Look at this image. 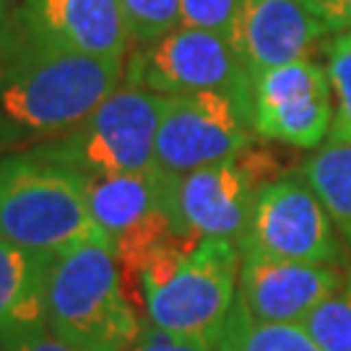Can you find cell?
I'll return each instance as SVG.
<instances>
[{"mask_svg": "<svg viewBox=\"0 0 351 351\" xmlns=\"http://www.w3.org/2000/svg\"><path fill=\"white\" fill-rule=\"evenodd\" d=\"M330 34L351 32V0H302Z\"/></svg>", "mask_w": 351, "mask_h": 351, "instance_id": "603a6c76", "label": "cell"}, {"mask_svg": "<svg viewBox=\"0 0 351 351\" xmlns=\"http://www.w3.org/2000/svg\"><path fill=\"white\" fill-rule=\"evenodd\" d=\"M164 97L120 84L86 120L47 143L32 146L42 156L71 167L88 180L156 169V130Z\"/></svg>", "mask_w": 351, "mask_h": 351, "instance_id": "5b68a950", "label": "cell"}, {"mask_svg": "<svg viewBox=\"0 0 351 351\" xmlns=\"http://www.w3.org/2000/svg\"><path fill=\"white\" fill-rule=\"evenodd\" d=\"M239 0H180V26L201 29L232 39L237 24Z\"/></svg>", "mask_w": 351, "mask_h": 351, "instance_id": "44dd1931", "label": "cell"}, {"mask_svg": "<svg viewBox=\"0 0 351 351\" xmlns=\"http://www.w3.org/2000/svg\"><path fill=\"white\" fill-rule=\"evenodd\" d=\"M91 180L26 149L0 159V237L60 255L81 242H110L88 206Z\"/></svg>", "mask_w": 351, "mask_h": 351, "instance_id": "3957f363", "label": "cell"}, {"mask_svg": "<svg viewBox=\"0 0 351 351\" xmlns=\"http://www.w3.org/2000/svg\"><path fill=\"white\" fill-rule=\"evenodd\" d=\"M0 351H78L73 346L63 343L60 339H55L52 333H37V336H29V339H21L16 343H8V346H0Z\"/></svg>", "mask_w": 351, "mask_h": 351, "instance_id": "cb8c5ba5", "label": "cell"}, {"mask_svg": "<svg viewBox=\"0 0 351 351\" xmlns=\"http://www.w3.org/2000/svg\"><path fill=\"white\" fill-rule=\"evenodd\" d=\"M0 151H3V149H0Z\"/></svg>", "mask_w": 351, "mask_h": 351, "instance_id": "484cf974", "label": "cell"}, {"mask_svg": "<svg viewBox=\"0 0 351 351\" xmlns=\"http://www.w3.org/2000/svg\"><path fill=\"white\" fill-rule=\"evenodd\" d=\"M133 47H149L180 29V0H120Z\"/></svg>", "mask_w": 351, "mask_h": 351, "instance_id": "ffe728a7", "label": "cell"}, {"mask_svg": "<svg viewBox=\"0 0 351 351\" xmlns=\"http://www.w3.org/2000/svg\"><path fill=\"white\" fill-rule=\"evenodd\" d=\"M130 351H216V349L206 346L201 341L167 333L162 328L151 326L146 317H141V333Z\"/></svg>", "mask_w": 351, "mask_h": 351, "instance_id": "7402d4cb", "label": "cell"}, {"mask_svg": "<svg viewBox=\"0 0 351 351\" xmlns=\"http://www.w3.org/2000/svg\"><path fill=\"white\" fill-rule=\"evenodd\" d=\"M237 247L274 261L346 265L336 226L302 175L276 177L258 193Z\"/></svg>", "mask_w": 351, "mask_h": 351, "instance_id": "ba28073f", "label": "cell"}, {"mask_svg": "<svg viewBox=\"0 0 351 351\" xmlns=\"http://www.w3.org/2000/svg\"><path fill=\"white\" fill-rule=\"evenodd\" d=\"M125 81V60L0 39V149H32L73 130Z\"/></svg>", "mask_w": 351, "mask_h": 351, "instance_id": "6da1fadb", "label": "cell"}, {"mask_svg": "<svg viewBox=\"0 0 351 351\" xmlns=\"http://www.w3.org/2000/svg\"><path fill=\"white\" fill-rule=\"evenodd\" d=\"M55 255L0 237V346L47 330V281Z\"/></svg>", "mask_w": 351, "mask_h": 351, "instance_id": "9a60e30c", "label": "cell"}, {"mask_svg": "<svg viewBox=\"0 0 351 351\" xmlns=\"http://www.w3.org/2000/svg\"><path fill=\"white\" fill-rule=\"evenodd\" d=\"M216 351H320L302 326L258 323L242 302H234Z\"/></svg>", "mask_w": 351, "mask_h": 351, "instance_id": "e0dca14e", "label": "cell"}, {"mask_svg": "<svg viewBox=\"0 0 351 351\" xmlns=\"http://www.w3.org/2000/svg\"><path fill=\"white\" fill-rule=\"evenodd\" d=\"M47 333L78 351H130L141 315L110 242H81L55 255L47 281Z\"/></svg>", "mask_w": 351, "mask_h": 351, "instance_id": "277c9868", "label": "cell"}, {"mask_svg": "<svg viewBox=\"0 0 351 351\" xmlns=\"http://www.w3.org/2000/svg\"><path fill=\"white\" fill-rule=\"evenodd\" d=\"M326 73L333 94L330 141L351 143V32H341L328 45Z\"/></svg>", "mask_w": 351, "mask_h": 351, "instance_id": "d6986e66", "label": "cell"}, {"mask_svg": "<svg viewBox=\"0 0 351 351\" xmlns=\"http://www.w3.org/2000/svg\"><path fill=\"white\" fill-rule=\"evenodd\" d=\"M300 175L320 198L341 239L351 250V143L328 141L323 149L304 159Z\"/></svg>", "mask_w": 351, "mask_h": 351, "instance_id": "2e32d148", "label": "cell"}, {"mask_svg": "<svg viewBox=\"0 0 351 351\" xmlns=\"http://www.w3.org/2000/svg\"><path fill=\"white\" fill-rule=\"evenodd\" d=\"M125 84L159 97L224 91L252 110V78L234 47L219 34L180 26L125 58Z\"/></svg>", "mask_w": 351, "mask_h": 351, "instance_id": "52a82bcc", "label": "cell"}, {"mask_svg": "<svg viewBox=\"0 0 351 351\" xmlns=\"http://www.w3.org/2000/svg\"><path fill=\"white\" fill-rule=\"evenodd\" d=\"M333 94L326 68L313 58L252 78V130L263 141L315 149L330 133Z\"/></svg>", "mask_w": 351, "mask_h": 351, "instance_id": "7c38bea8", "label": "cell"}, {"mask_svg": "<svg viewBox=\"0 0 351 351\" xmlns=\"http://www.w3.org/2000/svg\"><path fill=\"white\" fill-rule=\"evenodd\" d=\"M302 330L320 351H351V263L343 281L302 320Z\"/></svg>", "mask_w": 351, "mask_h": 351, "instance_id": "ac0fdd59", "label": "cell"}, {"mask_svg": "<svg viewBox=\"0 0 351 351\" xmlns=\"http://www.w3.org/2000/svg\"><path fill=\"white\" fill-rule=\"evenodd\" d=\"M278 177V162L255 143L177 180V208L185 232L237 242L258 193Z\"/></svg>", "mask_w": 351, "mask_h": 351, "instance_id": "30bf717a", "label": "cell"}, {"mask_svg": "<svg viewBox=\"0 0 351 351\" xmlns=\"http://www.w3.org/2000/svg\"><path fill=\"white\" fill-rule=\"evenodd\" d=\"M177 175L156 167L138 175L91 180L88 185L91 216L112 245L125 289L128 284L136 289L141 265L162 242L175 234H190L177 208Z\"/></svg>", "mask_w": 351, "mask_h": 351, "instance_id": "8992f818", "label": "cell"}, {"mask_svg": "<svg viewBox=\"0 0 351 351\" xmlns=\"http://www.w3.org/2000/svg\"><path fill=\"white\" fill-rule=\"evenodd\" d=\"M346 265L291 263L239 250L237 300L258 323L302 326L343 281Z\"/></svg>", "mask_w": 351, "mask_h": 351, "instance_id": "4fadbf2b", "label": "cell"}, {"mask_svg": "<svg viewBox=\"0 0 351 351\" xmlns=\"http://www.w3.org/2000/svg\"><path fill=\"white\" fill-rule=\"evenodd\" d=\"M234 239L175 234L146 258L136 278L146 320L167 333L213 346L237 302Z\"/></svg>", "mask_w": 351, "mask_h": 351, "instance_id": "7a4b0ae2", "label": "cell"}, {"mask_svg": "<svg viewBox=\"0 0 351 351\" xmlns=\"http://www.w3.org/2000/svg\"><path fill=\"white\" fill-rule=\"evenodd\" d=\"M330 34L302 0H239L229 45L250 78L310 58L315 45Z\"/></svg>", "mask_w": 351, "mask_h": 351, "instance_id": "5bb4252c", "label": "cell"}, {"mask_svg": "<svg viewBox=\"0 0 351 351\" xmlns=\"http://www.w3.org/2000/svg\"><path fill=\"white\" fill-rule=\"evenodd\" d=\"M11 45L88 58L130 55V34L120 0H19L11 19L0 26Z\"/></svg>", "mask_w": 351, "mask_h": 351, "instance_id": "8fae6325", "label": "cell"}, {"mask_svg": "<svg viewBox=\"0 0 351 351\" xmlns=\"http://www.w3.org/2000/svg\"><path fill=\"white\" fill-rule=\"evenodd\" d=\"M16 5H19V0H0V26L11 19V13Z\"/></svg>", "mask_w": 351, "mask_h": 351, "instance_id": "d4e9b609", "label": "cell"}, {"mask_svg": "<svg viewBox=\"0 0 351 351\" xmlns=\"http://www.w3.org/2000/svg\"><path fill=\"white\" fill-rule=\"evenodd\" d=\"M255 138L252 110L224 91L164 97L156 130V167L182 177L234 156L252 146Z\"/></svg>", "mask_w": 351, "mask_h": 351, "instance_id": "9c48e42d", "label": "cell"}]
</instances>
